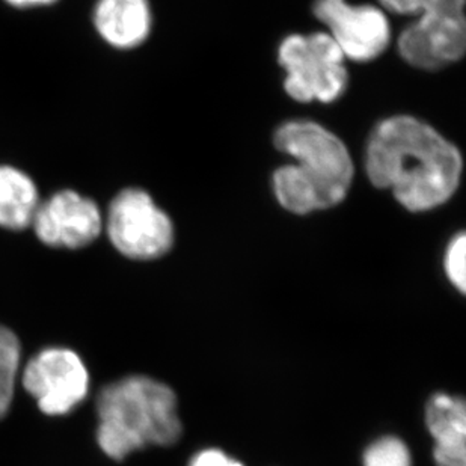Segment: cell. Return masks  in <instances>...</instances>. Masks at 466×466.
I'll return each instance as SVG.
<instances>
[{
    "instance_id": "6da1fadb",
    "label": "cell",
    "mask_w": 466,
    "mask_h": 466,
    "mask_svg": "<svg viewBox=\"0 0 466 466\" xmlns=\"http://www.w3.org/2000/svg\"><path fill=\"white\" fill-rule=\"evenodd\" d=\"M365 169L370 181L379 189H391L403 208L427 211L458 190L462 156L429 124L400 115L374 128Z\"/></svg>"
},
{
    "instance_id": "7a4b0ae2",
    "label": "cell",
    "mask_w": 466,
    "mask_h": 466,
    "mask_svg": "<svg viewBox=\"0 0 466 466\" xmlns=\"http://www.w3.org/2000/svg\"><path fill=\"white\" fill-rule=\"evenodd\" d=\"M97 442L114 461L148 447H172L185 435L176 390L146 374L109 383L97 396Z\"/></svg>"
},
{
    "instance_id": "3957f363",
    "label": "cell",
    "mask_w": 466,
    "mask_h": 466,
    "mask_svg": "<svg viewBox=\"0 0 466 466\" xmlns=\"http://www.w3.org/2000/svg\"><path fill=\"white\" fill-rule=\"evenodd\" d=\"M278 150L296 165L273 174V189L286 210L307 215L341 203L353 178V163L343 141L312 121H290L275 133Z\"/></svg>"
},
{
    "instance_id": "277c9868",
    "label": "cell",
    "mask_w": 466,
    "mask_h": 466,
    "mask_svg": "<svg viewBox=\"0 0 466 466\" xmlns=\"http://www.w3.org/2000/svg\"><path fill=\"white\" fill-rule=\"evenodd\" d=\"M396 14L420 15L399 38L410 66L440 70L459 61L466 49L465 0H379Z\"/></svg>"
},
{
    "instance_id": "5b68a950",
    "label": "cell",
    "mask_w": 466,
    "mask_h": 466,
    "mask_svg": "<svg viewBox=\"0 0 466 466\" xmlns=\"http://www.w3.org/2000/svg\"><path fill=\"white\" fill-rule=\"evenodd\" d=\"M278 59L287 73L284 88L298 102L332 103L348 86L343 52L329 34L289 36Z\"/></svg>"
},
{
    "instance_id": "8992f818",
    "label": "cell",
    "mask_w": 466,
    "mask_h": 466,
    "mask_svg": "<svg viewBox=\"0 0 466 466\" xmlns=\"http://www.w3.org/2000/svg\"><path fill=\"white\" fill-rule=\"evenodd\" d=\"M110 243L121 256L137 261L157 259L171 251L174 225L146 190L119 192L105 216Z\"/></svg>"
},
{
    "instance_id": "52a82bcc",
    "label": "cell",
    "mask_w": 466,
    "mask_h": 466,
    "mask_svg": "<svg viewBox=\"0 0 466 466\" xmlns=\"http://www.w3.org/2000/svg\"><path fill=\"white\" fill-rule=\"evenodd\" d=\"M22 383L41 412L57 417L68 414L86 399L89 373L77 353L70 349L49 348L27 362Z\"/></svg>"
},
{
    "instance_id": "ba28073f",
    "label": "cell",
    "mask_w": 466,
    "mask_h": 466,
    "mask_svg": "<svg viewBox=\"0 0 466 466\" xmlns=\"http://www.w3.org/2000/svg\"><path fill=\"white\" fill-rule=\"evenodd\" d=\"M31 228L46 247L82 249L102 236L105 215L94 199L64 189L41 201Z\"/></svg>"
},
{
    "instance_id": "9c48e42d",
    "label": "cell",
    "mask_w": 466,
    "mask_h": 466,
    "mask_svg": "<svg viewBox=\"0 0 466 466\" xmlns=\"http://www.w3.org/2000/svg\"><path fill=\"white\" fill-rule=\"evenodd\" d=\"M316 17L329 29V36L353 61H373L390 45V25L382 9L348 0H316Z\"/></svg>"
},
{
    "instance_id": "30bf717a",
    "label": "cell",
    "mask_w": 466,
    "mask_h": 466,
    "mask_svg": "<svg viewBox=\"0 0 466 466\" xmlns=\"http://www.w3.org/2000/svg\"><path fill=\"white\" fill-rule=\"evenodd\" d=\"M433 466H466V401L461 394L433 391L422 406Z\"/></svg>"
},
{
    "instance_id": "8fae6325",
    "label": "cell",
    "mask_w": 466,
    "mask_h": 466,
    "mask_svg": "<svg viewBox=\"0 0 466 466\" xmlns=\"http://www.w3.org/2000/svg\"><path fill=\"white\" fill-rule=\"evenodd\" d=\"M93 23L98 35L115 49L130 50L151 32L153 14L148 0H97Z\"/></svg>"
},
{
    "instance_id": "7c38bea8",
    "label": "cell",
    "mask_w": 466,
    "mask_h": 466,
    "mask_svg": "<svg viewBox=\"0 0 466 466\" xmlns=\"http://www.w3.org/2000/svg\"><path fill=\"white\" fill-rule=\"evenodd\" d=\"M41 198L35 181L20 167L0 165V228H31Z\"/></svg>"
},
{
    "instance_id": "4fadbf2b",
    "label": "cell",
    "mask_w": 466,
    "mask_h": 466,
    "mask_svg": "<svg viewBox=\"0 0 466 466\" xmlns=\"http://www.w3.org/2000/svg\"><path fill=\"white\" fill-rule=\"evenodd\" d=\"M22 360V346L17 335L0 325V420L8 414L14 399L18 370Z\"/></svg>"
},
{
    "instance_id": "5bb4252c",
    "label": "cell",
    "mask_w": 466,
    "mask_h": 466,
    "mask_svg": "<svg viewBox=\"0 0 466 466\" xmlns=\"http://www.w3.org/2000/svg\"><path fill=\"white\" fill-rule=\"evenodd\" d=\"M361 466H414V454L410 444L400 436L385 433L365 445Z\"/></svg>"
},
{
    "instance_id": "9a60e30c",
    "label": "cell",
    "mask_w": 466,
    "mask_h": 466,
    "mask_svg": "<svg viewBox=\"0 0 466 466\" xmlns=\"http://www.w3.org/2000/svg\"><path fill=\"white\" fill-rule=\"evenodd\" d=\"M445 277L459 295H466V238L459 233L451 238L445 249Z\"/></svg>"
},
{
    "instance_id": "2e32d148",
    "label": "cell",
    "mask_w": 466,
    "mask_h": 466,
    "mask_svg": "<svg viewBox=\"0 0 466 466\" xmlns=\"http://www.w3.org/2000/svg\"><path fill=\"white\" fill-rule=\"evenodd\" d=\"M187 466H247L220 447H204L190 456Z\"/></svg>"
},
{
    "instance_id": "e0dca14e",
    "label": "cell",
    "mask_w": 466,
    "mask_h": 466,
    "mask_svg": "<svg viewBox=\"0 0 466 466\" xmlns=\"http://www.w3.org/2000/svg\"><path fill=\"white\" fill-rule=\"evenodd\" d=\"M5 4L15 9H35L53 6L59 0H4Z\"/></svg>"
}]
</instances>
